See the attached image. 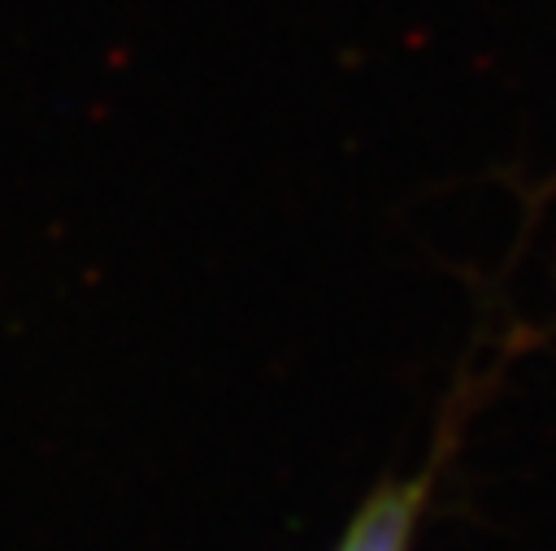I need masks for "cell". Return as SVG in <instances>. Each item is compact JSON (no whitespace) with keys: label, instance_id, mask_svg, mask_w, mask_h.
Masks as SVG:
<instances>
[{"label":"cell","instance_id":"obj_1","mask_svg":"<svg viewBox=\"0 0 556 551\" xmlns=\"http://www.w3.org/2000/svg\"><path fill=\"white\" fill-rule=\"evenodd\" d=\"M430 486H434V464H426L421 473L387 477L382 486H374L369 499L348 521V529L339 534L334 551H413Z\"/></svg>","mask_w":556,"mask_h":551}]
</instances>
